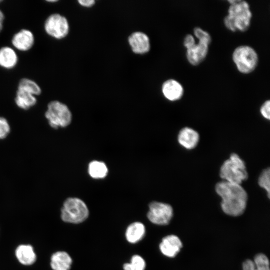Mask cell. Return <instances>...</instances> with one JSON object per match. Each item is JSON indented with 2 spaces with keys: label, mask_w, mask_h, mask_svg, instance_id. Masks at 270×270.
I'll list each match as a JSON object with an SVG mask.
<instances>
[{
  "label": "cell",
  "mask_w": 270,
  "mask_h": 270,
  "mask_svg": "<svg viewBox=\"0 0 270 270\" xmlns=\"http://www.w3.org/2000/svg\"><path fill=\"white\" fill-rule=\"evenodd\" d=\"M216 193L220 196L223 212L232 216H238L245 212L248 196L242 185L222 181L216 186Z\"/></svg>",
  "instance_id": "cell-1"
},
{
  "label": "cell",
  "mask_w": 270,
  "mask_h": 270,
  "mask_svg": "<svg viewBox=\"0 0 270 270\" xmlns=\"http://www.w3.org/2000/svg\"><path fill=\"white\" fill-rule=\"evenodd\" d=\"M230 6L228 14L224 20V24L232 32H246L250 25L252 14L249 4L240 0H228Z\"/></svg>",
  "instance_id": "cell-2"
},
{
  "label": "cell",
  "mask_w": 270,
  "mask_h": 270,
  "mask_svg": "<svg viewBox=\"0 0 270 270\" xmlns=\"http://www.w3.org/2000/svg\"><path fill=\"white\" fill-rule=\"evenodd\" d=\"M224 181L242 185L248 175L244 161L236 154H232L222 164L220 170Z\"/></svg>",
  "instance_id": "cell-3"
},
{
  "label": "cell",
  "mask_w": 270,
  "mask_h": 270,
  "mask_svg": "<svg viewBox=\"0 0 270 270\" xmlns=\"http://www.w3.org/2000/svg\"><path fill=\"white\" fill-rule=\"evenodd\" d=\"M90 212L86 204L77 198H69L64 203L61 218L65 222L79 224L86 220Z\"/></svg>",
  "instance_id": "cell-4"
},
{
  "label": "cell",
  "mask_w": 270,
  "mask_h": 270,
  "mask_svg": "<svg viewBox=\"0 0 270 270\" xmlns=\"http://www.w3.org/2000/svg\"><path fill=\"white\" fill-rule=\"evenodd\" d=\"M45 117L52 128L58 129L68 126L72 122V116L66 104L52 100L48 104Z\"/></svg>",
  "instance_id": "cell-5"
},
{
  "label": "cell",
  "mask_w": 270,
  "mask_h": 270,
  "mask_svg": "<svg viewBox=\"0 0 270 270\" xmlns=\"http://www.w3.org/2000/svg\"><path fill=\"white\" fill-rule=\"evenodd\" d=\"M194 34L198 39L199 42L186 49V57L191 64L197 66L207 56L212 38L208 32L200 28L194 29Z\"/></svg>",
  "instance_id": "cell-6"
},
{
  "label": "cell",
  "mask_w": 270,
  "mask_h": 270,
  "mask_svg": "<svg viewBox=\"0 0 270 270\" xmlns=\"http://www.w3.org/2000/svg\"><path fill=\"white\" fill-rule=\"evenodd\" d=\"M232 58L238 70L244 74L252 72L258 61L256 52L254 48L247 46L238 47L234 52Z\"/></svg>",
  "instance_id": "cell-7"
},
{
  "label": "cell",
  "mask_w": 270,
  "mask_h": 270,
  "mask_svg": "<svg viewBox=\"0 0 270 270\" xmlns=\"http://www.w3.org/2000/svg\"><path fill=\"white\" fill-rule=\"evenodd\" d=\"M44 28L50 37L56 40L66 38L70 32V25L66 18L57 13L50 15L45 20Z\"/></svg>",
  "instance_id": "cell-8"
},
{
  "label": "cell",
  "mask_w": 270,
  "mask_h": 270,
  "mask_svg": "<svg viewBox=\"0 0 270 270\" xmlns=\"http://www.w3.org/2000/svg\"><path fill=\"white\" fill-rule=\"evenodd\" d=\"M173 216V208L169 204L153 202L149 205L147 216L148 220L154 224L166 226L170 222Z\"/></svg>",
  "instance_id": "cell-9"
},
{
  "label": "cell",
  "mask_w": 270,
  "mask_h": 270,
  "mask_svg": "<svg viewBox=\"0 0 270 270\" xmlns=\"http://www.w3.org/2000/svg\"><path fill=\"white\" fill-rule=\"evenodd\" d=\"M12 44L15 50L26 52L34 47L35 44V36L30 30L23 28L13 36Z\"/></svg>",
  "instance_id": "cell-10"
},
{
  "label": "cell",
  "mask_w": 270,
  "mask_h": 270,
  "mask_svg": "<svg viewBox=\"0 0 270 270\" xmlns=\"http://www.w3.org/2000/svg\"><path fill=\"white\" fill-rule=\"evenodd\" d=\"M161 252L164 256L174 258L182 248V243L180 238L175 235H169L162 240L159 246Z\"/></svg>",
  "instance_id": "cell-11"
},
{
  "label": "cell",
  "mask_w": 270,
  "mask_h": 270,
  "mask_svg": "<svg viewBox=\"0 0 270 270\" xmlns=\"http://www.w3.org/2000/svg\"><path fill=\"white\" fill-rule=\"evenodd\" d=\"M128 42L132 51L138 54H144L149 52L150 44L148 37L142 32H136L128 38Z\"/></svg>",
  "instance_id": "cell-12"
},
{
  "label": "cell",
  "mask_w": 270,
  "mask_h": 270,
  "mask_svg": "<svg viewBox=\"0 0 270 270\" xmlns=\"http://www.w3.org/2000/svg\"><path fill=\"white\" fill-rule=\"evenodd\" d=\"M19 61L16 50L8 46L0 48V67L7 70L14 68Z\"/></svg>",
  "instance_id": "cell-13"
},
{
  "label": "cell",
  "mask_w": 270,
  "mask_h": 270,
  "mask_svg": "<svg viewBox=\"0 0 270 270\" xmlns=\"http://www.w3.org/2000/svg\"><path fill=\"white\" fill-rule=\"evenodd\" d=\"M162 91L168 100L173 102L181 99L184 93L182 85L174 80H168L165 82L162 86Z\"/></svg>",
  "instance_id": "cell-14"
},
{
  "label": "cell",
  "mask_w": 270,
  "mask_h": 270,
  "mask_svg": "<svg viewBox=\"0 0 270 270\" xmlns=\"http://www.w3.org/2000/svg\"><path fill=\"white\" fill-rule=\"evenodd\" d=\"M200 136L195 130L190 128H182L178 135V141L180 144L188 150L194 148L198 144Z\"/></svg>",
  "instance_id": "cell-15"
},
{
  "label": "cell",
  "mask_w": 270,
  "mask_h": 270,
  "mask_svg": "<svg viewBox=\"0 0 270 270\" xmlns=\"http://www.w3.org/2000/svg\"><path fill=\"white\" fill-rule=\"evenodd\" d=\"M146 234L144 224L139 222L130 224L126 230L125 236L126 240L130 244H136L141 241Z\"/></svg>",
  "instance_id": "cell-16"
},
{
  "label": "cell",
  "mask_w": 270,
  "mask_h": 270,
  "mask_svg": "<svg viewBox=\"0 0 270 270\" xmlns=\"http://www.w3.org/2000/svg\"><path fill=\"white\" fill-rule=\"evenodd\" d=\"M72 259L66 252H58L51 258L50 266L53 270H70Z\"/></svg>",
  "instance_id": "cell-17"
},
{
  "label": "cell",
  "mask_w": 270,
  "mask_h": 270,
  "mask_svg": "<svg viewBox=\"0 0 270 270\" xmlns=\"http://www.w3.org/2000/svg\"><path fill=\"white\" fill-rule=\"evenodd\" d=\"M16 256L20 264L25 266L33 264L36 260V256L30 245H20L16 250Z\"/></svg>",
  "instance_id": "cell-18"
},
{
  "label": "cell",
  "mask_w": 270,
  "mask_h": 270,
  "mask_svg": "<svg viewBox=\"0 0 270 270\" xmlns=\"http://www.w3.org/2000/svg\"><path fill=\"white\" fill-rule=\"evenodd\" d=\"M14 102L18 108L27 110L36 104L38 100L36 96L29 92L17 90Z\"/></svg>",
  "instance_id": "cell-19"
},
{
  "label": "cell",
  "mask_w": 270,
  "mask_h": 270,
  "mask_svg": "<svg viewBox=\"0 0 270 270\" xmlns=\"http://www.w3.org/2000/svg\"><path fill=\"white\" fill-rule=\"evenodd\" d=\"M243 270H270L268 258L264 254H257L254 260H248L242 264Z\"/></svg>",
  "instance_id": "cell-20"
},
{
  "label": "cell",
  "mask_w": 270,
  "mask_h": 270,
  "mask_svg": "<svg viewBox=\"0 0 270 270\" xmlns=\"http://www.w3.org/2000/svg\"><path fill=\"white\" fill-rule=\"evenodd\" d=\"M17 90L29 92L36 96H40L42 90L34 80L28 78H22L18 82Z\"/></svg>",
  "instance_id": "cell-21"
},
{
  "label": "cell",
  "mask_w": 270,
  "mask_h": 270,
  "mask_svg": "<svg viewBox=\"0 0 270 270\" xmlns=\"http://www.w3.org/2000/svg\"><path fill=\"white\" fill-rule=\"evenodd\" d=\"M88 172L93 178L102 179L106 176L108 168L104 162L93 161L89 164Z\"/></svg>",
  "instance_id": "cell-22"
},
{
  "label": "cell",
  "mask_w": 270,
  "mask_h": 270,
  "mask_svg": "<svg viewBox=\"0 0 270 270\" xmlns=\"http://www.w3.org/2000/svg\"><path fill=\"white\" fill-rule=\"evenodd\" d=\"M146 264L145 260L138 254L132 256L130 262L123 266L124 270H146Z\"/></svg>",
  "instance_id": "cell-23"
},
{
  "label": "cell",
  "mask_w": 270,
  "mask_h": 270,
  "mask_svg": "<svg viewBox=\"0 0 270 270\" xmlns=\"http://www.w3.org/2000/svg\"><path fill=\"white\" fill-rule=\"evenodd\" d=\"M258 184L262 188L264 189L267 193L268 196L270 198V170L268 168L264 170L260 174L258 179Z\"/></svg>",
  "instance_id": "cell-24"
},
{
  "label": "cell",
  "mask_w": 270,
  "mask_h": 270,
  "mask_svg": "<svg viewBox=\"0 0 270 270\" xmlns=\"http://www.w3.org/2000/svg\"><path fill=\"white\" fill-rule=\"evenodd\" d=\"M10 126L8 120L0 116V140L6 138L10 132Z\"/></svg>",
  "instance_id": "cell-25"
},
{
  "label": "cell",
  "mask_w": 270,
  "mask_h": 270,
  "mask_svg": "<svg viewBox=\"0 0 270 270\" xmlns=\"http://www.w3.org/2000/svg\"><path fill=\"white\" fill-rule=\"evenodd\" d=\"M260 113L264 118L269 120L270 118V100L266 102L262 106Z\"/></svg>",
  "instance_id": "cell-26"
},
{
  "label": "cell",
  "mask_w": 270,
  "mask_h": 270,
  "mask_svg": "<svg viewBox=\"0 0 270 270\" xmlns=\"http://www.w3.org/2000/svg\"><path fill=\"white\" fill-rule=\"evenodd\" d=\"M78 2L80 4L85 7H91L94 3V0H79Z\"/></svg>",
  "instance_id": "cell-27"
},
{
  "label": "cell",
  "mask_w": 270,
  "mask_h": 270,
  "mask_svg": "<svg viewBox=\"0 0 270 270\" xmlns=\"http://www.w3.org/2000/svg\"><path fill=\"white\" fill-rule=\"evenodd\" d=\"M5 20V15L4 12L0 9V24H4Z\"/></svg>",
  "instance_id": "cell-28"
},
{
  "label": "cell",
  "mask_w": 270,
  "mask_h": 270,
  "mask_svg": "<svg viewBox=\"0 0 270 270\" xmlns=\"http://www.w3.org/2000/svg\"><path fill=\"white\" fill-rule=\"evenodd\" d=\"M46 2H49V3H54V2H58V0H46Z\"/></svg>",
  "instance_id": "cell-29"
},
{
  "label": "cell",
  "mask_w": 270,
  "mask_h": 270,
  "mask_svg": "<svg viewBox=\"0 0 270 270\" xmlns=\"http://www.w3.org/2000/svg\"><path fill=\"white\" fill-rule=\"evenodd\" d=\"M3 1H4V0H0V4L1 3H2V2H3Z\"/></svg>",
  "instance_id": "cell-30"
}]
</instances>
